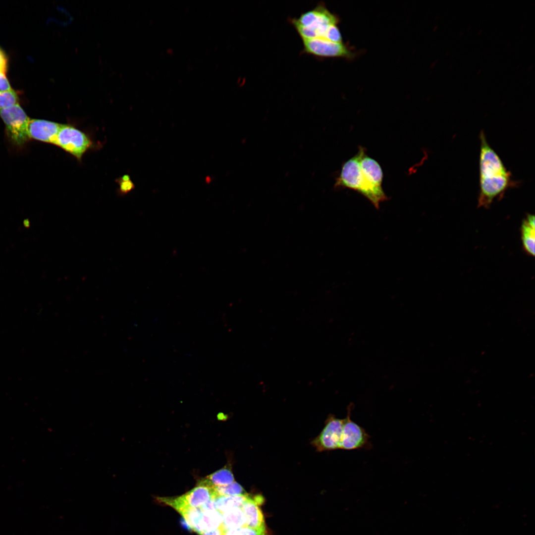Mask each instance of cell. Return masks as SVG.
<instances>
[{
	"label": "cell",
	"instance_id": "cell-1",
	"mask_svg": "<svg viewBox=\"0 0 535 535\" xmlns=\"http://www.w3.org/2000/svg\"><path fill=\"white\" fill-rule=\"evenodd\" d=\"M383 176L378 162L367 155L365 148L360 146L358 153L342 164L334 187L356 191L378 209L380 202L388 199L382 187Z\"/></svg>",
	"mask_w": 535,
	"mask_h": 535
},
{
	"label": "cell",
	"instance_id": "cell-2",
	"mask_svg": "<svg viewBox=\"0 0 535 535\" xmlns=\"http://www.w3.org/2000/svg\"><path fill=\"white\" fill-rule=\"evenodd\" d=\"M479 160L480 193L478 207L487 208L516 183L501 159L489 145L484 132L480 133Z\"/></svg>",
	"mask_w": 535,
	"mask_h": 535
},
{
	"label": "cell",
	"instance_id": "cell-3",
	"mask_svg": "<svg viewBox=\"0 0 535 535\" xmlns=\"http://www.w3.org/2000/svg\"><path fill=\"white\" fill-rule=\"evenodd\" d=\"M302 40L324 39L330 26L337 25V17L323 4L319 3L314 9L302 13L297 18L290 19Z\"/></svg>",
	"mask_w": 535,
	"mask_h": 535
},
{
	"label": "cell",
	"instance_id": "cell-4",
	"mask_svg": "<svg viewBox=\"0 0 535 535\" xmlns=\"http://www.w3.org/2000/svg\"><path fill=\"white\" fill-rule=\"evenodd\" d=\"M54 145L80 160L83 155L93 146L90 137L84 132L69 124H61Z\"/></svg>",
	"mask_w": 535,
	"mask_h": 535
},
{
	"label": "cell",
	"instance_id": "cell-5",
	"mask_svg": "<svg viewBox=\"0 0 535 535\" xmlns=\"http://www.w3.org/2000/svg\"><path fill=\"white\" fill-rule=\"evenodd\" d=\"M0 116L13 142L21 145L28 140L30 119L19 104L0 109Z\"/></svg>",
	"mask_w": 535,
	"mask_h": 535
},
{
	"label": "cell",
	"instance_id": "cell-6",
	"mask_svg": "<svg viewBox=\"0 0 535 535\" xmlns=\"http://www.w3.org/2000/svg\"><path fill=\"white\" fill-rule=\"evenodd\" d=\"M352 405H349L346 417L344 419L340 449L346 450L369 449L372 447L371 436L363 428L352 420Z\"/></svg>",
	"mask_w": 535,
	"mask_h": 535
},
{
	"label": "cell",
	"instance_id": "cell-7",
	"mask_svg": "<svg viewBox=\"0 0 535 535\" xmlns=\"http://www.w3.org/2000/svg\"><path fill=\"white\" fill-rule=\"evenodd\" d=\"M215 498L213 487L201 481L196 487L181 496L158 497V500L172 508L177 506L200 508L212 499Z\"/></svg>",
	"mask_w": 535,
	"mask_h": 535
},
{
	"label": "cell",
	"instance_id": "cell-8",
	"mask_svg": "<svg viewBox=\"0 0 535 535\" xmlns=\"http://www.w3.org/2000/svg\"><path fill=\"white\" fill-rule=\"evenodd\" d=\"M343 422L344 419L337 418L333 415L327 417L324 427L312 442L318 451L340 449Z\"/></svg>",
	"mask_w": 535,
	"mask_h": 535
},
{
	"label": "cell",
	"instance_id": "cell-9",
	"mask_svg": "<svg viewBox=\"0 0 535 535\" xmlns=\"http://www.w3.org/2000/svg\"><path fill=\"white\" fill-rule=\"evenodd\" d=\"M304 53L320 57H349L350 52L342 43L316 38L303 40Z\"/></svg>",
	"mask_w": 535,
	"mask_h": 535
},
{
	"label": "cell",
	"instance_id": "cell-10",
	"mask_svg": "<svg viewBox=\"0 0 535 535\" xmlns=\"http://www.w3.org/2000/svg\"><path fill=\"white\" fill-rule=\"evenodd\" d=\"M61 124L44 119H30L28 126V135L41 142L54 144Z\"/></svg>",
	"mask_w": 535,
	"mask_h": 535
},
{
	"label": "cell",
	"instance_id": "cell-11",
	"mask_svg": "<svg viewBox=\"0 0 535 535\" xmlns=\"http://www.w3.org/2000/svg\"><path fill=\"white\" fill-rule=\"evenodd\" d=\"M250 496L242 506L248 527L257 530H266L264 518L262 511L258 506V500Z\"/></svg>",
	"mask_w": 535,
	"mask_h": 535
},
{
	"label": "cell",
	"instance_id": "cell-12",
	"mask_svg": "<svg viewBox=\"0 0 535 535\" xmlns=\"http://www.w3.org/2000/svg\"><path fill=\"white\" fill-rule=\"evenodd\" d=\"M521 236L523 250L530 256L535 255V220L534 215L529 214L521 226Z\"/></svg>",
	"mask_w": 535,
	"mask_h": 535
},
{
	"label": "cell",
	"instance_id": "cell-13",
	"mask_svg": "<svg viewBox=\"0 0 535 535\" xmlns=\"http://www.w3.org/2000/svg\"><path fill=\"white\" fill-rule=\"evenodd\" d=\"M242 506L228 509L221 513L222 522L220 527L225 532L230 530L247 527Z\"/></svg>",
	"mask_w": 535,
	"mask_h": 535
},
{
	"label": "cell",
	"instance_id": "cell-14",
	"mask_svg": "<svg viewBox=\"0 0 535 535\" xmlns=\"http://www.w3.org/2000/svg\"><path fill=\"white\" fill-rule=\"evenodd\" d=\"M222 522V514L217 510H202L201 516L193 531L201 535L206 531L220 527Z\"/></svg>",
	"mask_w": 535,
	"mask_h": 535
},
{
	"label": "cell",
	"instance_id": "cell-15",
	"mask_svg": "<svg viewBox=\"0 0 535 535\" xmlns=\"http://www.w3.org/2000/svg\"><path fill=\"white\" fill-rule=\"evenodd\" d=\"M249 496L246 493L217 497L214 499L215 508L221 513L228 509L241 507Z\"/></svg>",
	"mask_w": 535,
	"mask_h": 535
},
{
	"label": "cell",
	"instance_id": "cell-16",
	"mask_svg": "<svg viewBox=\"0 0 535 535\" xmlns=\"http://www.w3.org/2000/svg\"><path fill=\"white\" fill-rule=\"evenodd\" d=\"M202 481L212 487L224 486L235 482L230 468H223L208 476Z\"/></svg>",
	"mask_w": 535,
	"mask_h": 535
},
{
	"label": "cell",
	"instance_id": "cell-17",
	"mask_svg": "<svg viewBox=\"0 0 535 535\" xmlns=\"http://www.w3.org/2000/svg\"><path fill=\"white\" fill-rule=\"evenodd\" d=\"M216 497L223 496H232L246 494L241 485L236 482L224 486L213 487Z\"/></svg>",
	"mask_w": 535,
	"mask_h": 535
},
{
	"label": "cell",
	"instance_id": "cell-18",
	"mask_svg": "<svg viewBox=\"0 0 535 535\" xmlns=\"http://www.w3.org/2000/svg\"><path fill=\"white\" fill-rule=\"evenodd\" d=\"M18 104V97L13 90L0 92V110Z\"/></svg>",
	"mask_w": 535,
	"mask_h": 535
},
{
	"label": "cell",
	"instance_id": "cell-19",
	"mask_svg": "<svg viewBox=\"0 0 535 535\" xmlns=\"http://www.w3.org/2000/svg\"><path fill=\"white\" fill-rule=\"evenodd\" d=\"M224 535H266V530H257L244 527L227 531Z\"/></svg>",
	"mask_w": 535,
	"mask_h": 535
},
{
	"label": "cell",
	"instance_id": "cell-20",
	"mask_svg": "<svg viewBox=\"0 0 535 535\" xmlns=\"http://www.w3.org/2000/svg\"><path fill=\"white\" fill-rule=\"evenodd\" d=\"M324 39L335 43H342V36L337 25L329 27Z\"/></svg>",
	"mask_w": 535,
	"mask_h": 535
},
{
	"label": "cell",
	"instance_id": "cell-21",
	"mask_svg": "<svg viewBox=\"0 0 535 535\" xmlns=\"http://www.w3.org/2000/svg\"><path fill=\"white\" fill-rule=\"evenodd\" d=\"M120 190L122 193H126L134 187V185L128 175H124L119 181Z\"/></svg>",
	"mask_w": 535,
	"mask_h": 535
},
{
	"label": "cell",
	"instance_id": "cell-22",
	"mask_svg": "<svg viewBox=\"0 0 535 535\" xmlns=\"http://www.w3.org/2000/svg\"><path fill=\"white\" fill-rule=\"evenodd\" d=\"M6 72L0 71V92L12 89L6 76Z\"/></svg>",
	"mask_w": 535,
	"mask_h": 535
},
{
	"label": "cell",
	"instance_id": "cell-23",
	"mask_svg": "<svg viewBox=\"0 0 535 535\" xmlns=\"http://www.w3.org/2000/svg\"><path fill=\"white\" fill-rule=\"evenodd\" d=\"M7 58L2 51L0 49V71L6 72L7 67Z\"/></svg>",
	"mask_w": 535,
	"mask_h": 535
},
{
	"label": "cell",
	"instance_id": "cell-24",
	"mask_svg": "<svg viewBox=\"0 0 535 535\" xmlns=\"http://www.w3.org/2000/svg\"><path fill=\"white\" fill-rule=\"evenodd\" d=\"M224 531L221 527H219L212 530L206 531L201 535H224Z\"/></svg>",
	"mask_w": 535,
	"mask_h": 535
},
{
	"label": "cell",
	"instance_id": "cell-25",
	"mask_svg": "<svg viewBox=\"0 0 535 535\" xmlns=\"http://www.w3.org/2000/svg\"><path fill=\"white\" fill-rule=\"evenodd\" d=\"M30 222L28 220H24L23 221V224L25 226L28 227L29 226Z\"/></svg>",
	"mask_w": 535,
	"mask_h": 535
}]
</instances>
